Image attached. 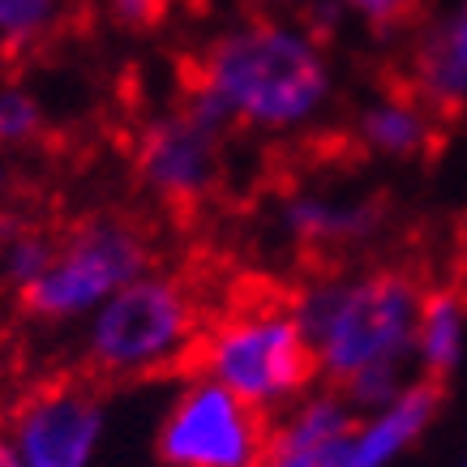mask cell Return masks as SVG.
Wrapping results in <instances>:
<instances>
[{"instance_id": "cell-10", "label": "cell", "mask_w": 467, "mask_h": 467, "mask_svg": "<svg viewBox=\"0 0 467 467\" xmlns=\"http://www.w3.org/2000/svg\"><path fill=\"white\" fill-rule=\"evenodd\" d=\"M411 95L433 112L467 103V0L420 35L411 52Z\"/></svg>"}, {"instance_id": "cell-7", "label": "cell", "mask_w": 467, "mask_h": 467, "mask_svg": "<svg viewBox=\"0 0 467 467\" xmlns=\"http://www.w3.org/2000/svg\"><path fill=\"white\" fill-rule=\"evenodd\" d=\"M103 425V403L82 378H52L17 403L5 438L26 467H90Z\"/></svg>"}, {"instance_id": "cell-21", "label": "cell", "mask_w": 467, "mask_h": 467, "mask_svg": "<svg viewBox=\"0 0 467 467\" xmlns=\"http://www.w3.org/2000/svg\"><path fill=\"white\" fill-rule=\"evenodd\" d=\"M0 467H26L22 459H17L14 446H9V438H0Z\"/></svg>"}, {"instance_id": "cell-16", "label": "cell", "mask_w": 467, "mask_h": 467, "mask_svg": "<svg viewBox=\"0 0 467 467\" xmlns=\"http://www.w3.org/2000/svg\"><path fill=\"white\" fill-rule=\"evenodd\" d=\"M60 22L57 0H0V43L30 47Z\"/></svg>"}, {"instance_id": "cell-6", "label": "cell", "mask_w": 467, "mask_h": 467, "mask_svg": "<svg viewBox=\"0 0 467 467\" xmlns=\"http://www.w3.org/2000/svg\"><path fill=\"white\" fill-rule=\"evenodd\" d=\"M163 467H262L270 454L266 416L219 382H189L155 433Z\"/></svg>"}, {"instance_id": "cell-20", "label": "cell", "mask_w": 467, "mask_h": 467, "mask_svg": "<svg viewBox=\"0 0 467 467\" xmlns=\"http://www.w3.org/2000/svg\"><path fill=\"white\" fill-rule=\"evenodd\" d=\"M348 446V441H343ZM343 446H330V451H309V454H279L270 451L262 467H339L343 463Z\"/></svg>"}, {"instance_id": "cell-5", "label": "cell", "mask_w": 467, "mask_h": 467, "mask_svg": "<svg viewBox=\"0 0 467 467\" xmlns=\"http://www.w3.org/2000/svg\"><path fill=\"white\" fill-rule=\"evenodd\" d=\"M146 266L150 244L138 227L120 219H90L57 241L52 266L22 292V313L35 322H69L99 313L120 287L142 279Z\"/></svg>"}, {"instance_id": "cell-2", "label": "cell", "mask_w": 467, "mask_h": 467, "mask_svg": "<svg viewBox=\"0 0 467 467\" xmlns=\"http://www.w3.org/2000/svg\"><path fill=\"white\" fill-rule=\"evenodd\" d=\"M317 352L322 378L335 386L378 365H403L416 352L425 287L408 270H373L360 279H322L287 300Z\"/></svg>"}, {"instance_id": "cell-22", "label": "cell", "mask_w": 467, "mask_h": 467, "mask_svg": "<svg viewBox=\"0 0 467 467\" xmlns=\"http://www.w3.org/2000/svg\"><path fill=\"white\" fill-rule=\"evenodd\" d=\"M0 189H5V171H0Z\"/></svg>"}, {"instance_id": "cell-12", "label": "cell", "mask_w": 467, "mask_h": 467, "mask_svg": "<svg viewBox=\"0 0 467 467\" xmlns=\"http://www.w3.org/2000/svg\"><path fill=\"white\" fill-rule=\"evenodd\" d=\"M360 138L378 155L411 159L433 146V116L416 95H390L360 116Z\"/></svg>"}, {"instance_id": "cell-4", "label": "cell", "mask_w": 467, "mask_h": 467, "mask_svg": "<svg viewBox=\"0 0 467 467\" xmlns=\"http://www.w3.org/2000/svg\"><path fill=\"white\" fill-rule=\"evenodd\" d=\"M202 339L198 300L181 279L142 275L120 287L86 326V365L108 378H138L189 360Z\"/></svg>"}, {"instance_id": "cell-3", "label": "cell", "mask_w": 467, "mask_h": 467, "mask_svg": "<svg viewBox=\"0 0 467 467\" xmlns=\"http://www.w3.org/2000/svg\"><path fill=\"white\" fill-rule=\"evenodd\" d=\"M189 360L202 368L206 382H219L254 411L300 399L322 373L317 352L292 317V305H254L227 313L219 326L202 330Z\"/></svg>"}, {"instance_id": "cell-8", "label": "cell", "mask_w": 467, "mask_h": 467, "mask_svg": "<svg viewBox=\"0 0 467 467\" xmlns=\"http://www.w3.org/2000/svg\"><path fill=\"white\" fill-rule=\"evenodd\" d=\"M223 129L219 120H211L206 112L184 103L181 112L163 116L142 133L138 142V171L142 181L155 189L163 202H193L211 198L223 159H219V142H223Z\"/></svg>"}, {"instance_id": "cell-9", "label": "cell", "mask_w": 467, "mask_h": 467, "mask_svg": "<svg viewBox=\"0 0 467 467\" xmlns=\"http://www.w3.org/2000/svg\"><path fill=\"white\" fill-rule=\"evenodd\" d=\"M438 403H441L438 382L416 378L395 403L378 408L365 425L352 429V438H348V446H343V463L339 467H386V463H395L399 454L408 451V446H416L420 433L433 425Z\"/></svg>"}, {"instance_id": "cell-23", "label": "cell", "mask_w": 467, "mask_h": 467, "mask_svg": "<svg viewBox=\"0 0 467 467\" xmlns=\"http://www.w3.org/2000/svg\"><path fill=\"white\" fill-rule=\"evenodd\" d=\"M459 467H467V459H463V463H459Z\"/></svg>"}, {"instance_id": "cell-18", "label": "cell", "mask_w": 467, "mask_h": 467, "mask_svg": "<svg viewBox=\"0 0 467 467\" xmlns=\"http://www.w3.org/2000/svg\"><path fill=\"white\" fill-rule=\"evenodd\" d=\"M408 386H411V378L403 373V365H378V368L356 373L352 382H343V395L352 399L356 408H386V403H395Z\"/></svg>"}, {"instance_id": "cell-17", "label": "cell", "mask_w": 467, "mask_h": 467, "mask_svg": "<svg viewBox=\"0 0 467 467\" xmlns=\"http://www.w3.org/2000/svg\"><path fill=\"white\" fill-rule=\"evenodd\" d=\"M43 112L22 86H0V146H26L39 138Z\"/></svg>"}, {"instance_id": "cell-15", "label": "cell", "mask_w": 467, "mask_h": 467, "mask_svg": "<svg viewBox=\"0 0 467 467\" xmlns=\"http://www.w3.org/2000/svg\"><path fill=\"white\" fill-rule=\"evenodd\" d=\"M52 257H57V241L43 232H30V227L0 232V284H9L22 296L35 279H43Z\"/></svg>"}, {"instance_id": "cell-1", "label": "cell", "mask_w": 467, "mask_h": 467, "mask_svg": "<svg viewBox=\"0 0 467 467\" xmlns=\"http://www.w3.org/2000/svg\"><path fill=\"white\" fill-rule=\"evenodd\" d=\"M189 99L223 125L300 129L330 99V69L305 30L249 17L198 57Z\"/></svg>"}, {"instance_id": "cell-14", "label": "cell", "mask_w": 467, "mask_h": 467, "mask_svg": "<svg viewBox=\"0 0 467 467\" xmlns=\"http://www.w3.org/2000/svg\"><path fill=\"white\" fill-rule=\"evenodd\" d=\"M352 408L339 403L335 395L300 399L292 416L279 429H270V451L279 454H309V451H330L352 438Z\"/></svg>"}, {"instance_id": "cell-11", "label": "cell", "mask_w": 467, "mask_h": 467, "mask_svg": "<svg viewBox=\"0 0 467 467\" xmlns=\"http://www.w3.org/2000/svg\"><path fill=\"white\" fill-rule=\"evenodd\" d=\"M382 223V206L373 202H326L300 193L284 206V227L313 249H348L368 241Z\"/></svg>"}, {"instance_id": "cell-19", "label": "cell", "mask_w": 467, "mask_h": 467, "mask_svg": "<svg viewBox=\"0 0 467 467\" xmlns=\"http://www.w3.org/2000/svg\"><path fill=\"white\" fill-rule=\"evenodd\" d=\"M99 5H103V14L112 17V22H120V26L150 30V26H159V22L171 14V5H176V0H99Z\"/></svg>"}, {"instance_id": "cell-13", "label": "cell", "mask_w": 467, "mask_h": 467, "mask_svg": "<svg viewBox=\"0 0 467 467\" xmlns=\"http://www.w3.org/2000/svg\"><path fill=\"white\" fill-rule=\"evenodd\" d=\"M463 326H467V305L454 287L425 292L420 326H416V356H420V368H425L429 382L446 378L459 365V356H463Z\"/></svg>"}]
</instances>
